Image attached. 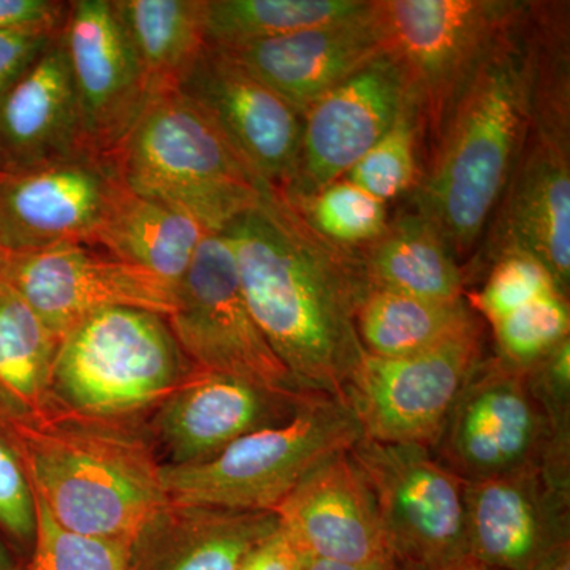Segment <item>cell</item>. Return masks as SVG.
I'll list each match as a JSON object with an SVG mask.
<instances>
[{
	"mask_svg": "<svg viewBox=\"0 0 570 570\" xmlns=\"http://www.w3.org/2000/svg\"><path fill=\"white\" fill-rule=\"evenodd\" d=\"M307 395L194 367L157 406L154 438L165 456L163 466L205 463L246 434L283 425Z\"/></svg>",
	"mask_w": 570,
	"mask_h": 570,
	"instance_id": "cell-18",
	"label": "cell"
},
{
	"mask_svg": "<svg viewBox=\"0 0 570 570\" xmlns=\"http://www.w3.org/2000/svg\"><path fill=\"white\" fill-rule=\"evenodd\" d=\"M124 186L115 157L82 151L0 175V253L96 245Z\"/></svg>",
	"mask_w": 570,
	"mask_h": 570,
	"instance_id": "cell-12",
	"label": "cell"
},
{
	"mask_svg": "<svg viewBox=\"0 0 570 570\" xmlns=\"http://www.w3.org/2000/svg\"><path fill=\"white\" fill-rule=\"evenodd\" d=\"M0 530L31 553L37 532V499L9 423L0 419Z\"/></svg>",
	"mask_w": 570,
	"mask_h": 570,
	"instance_id": "cell-35",
	"label": "cell"
},
{
	"mask_svg": "<svg viewBox=\"0 0 570 570\" xmlns=\"http://www.w3.org/2000/svg\"><path fill=\"white\" fill-rule=\"evenodd\" d=\"M154 97L176 92L208 47L205 0H111Z\"/></svg>",
	"mask_w": 570,
	"mask_h": 570,
	"instance_id": "cell-27",
	"label": "cell"
},
{
	"mask_svg": "<svg viewBox=\"0 0 570 570\" xmlns=\"http://www.w3.org/2000/svg\"><path fill=\"white\" fill-rule=\"evenodd\" d=\"M62 39L86 148L112 156L153 96L111 0H71Z\"/></svg>",
	"mask_w": 570,
	"mask_h": 570,
	"instance_id": "cell-17",
	"label": "cell"
},
{
	"mask_svg": "<svg viewBox=\"0 0 570 570\" xmlns=\"http://www.w3.org/2000/svg\"><path fill=\"white\" fill-rule=\"evenodd\" d=\"M483 318L420 354H367L343 392L363 436L431 449L472 371L485 358Z\"/></svg>",
	"mask_w": 570,
	"mask_h": 570,
	"instance_id": "cell-10",
	"label": "cell"
},
{
	"mask_svg": "<svg viewBox=\"0 0 570 570\" xmlns=\"http://www.w3.org/2000/svg\"><path fill=\"white\" fill-rule=\"evenodd\" d=\"M62 28H0V97L62 32Z\"/></svg>",
	"mask_w": 570,
	"mask_h": 570,
	"instance_id": "cell-37",
	"label": "cell"
},
{
	"mask_svg": "<svg viewBox=\"0 0 570 570\" xmlns=\"http://www.w3.org/2000/svg\"><path fill=\"white\" fill-rule=\"evenodd\" d=\"M225 51L303 116L387 45L376 0L346 20Z\"/></svg>",
	"mask_w": 570,
	"mask_h": 570,
	"instance_id": "cell-21",
	"label": "cell"
},
{
	"mask_svg": "<svg viewBox=\"0 0 570 570\" xmlns=\"http://www.w3.org/2000/svg\"><path fill=\"white\" fill-rule=\"evenodd\" d=\"M24 570H135V550L63 530L37 499L36 540Z\"/></svg>",
	"mask_w": 570,
	"mask_h": 570,
	"instance_id": "cell-33",
	"label": "cell"
},
{
	"mask_svg": "<svg viewBox=\"0 0 570 570\" xmlns=\"http://www.w3.org/2000/svg\"><path fill=\"white\" fill-rule=\"evenodd\" d=\"M524 7L460 94L414 187V212L459 264L478 249L530 132Z\"/></svg>",
	"mask_w": 570,
	"mask_h": 570,
	"instance_id": "cell-2",
	"label": "cell"
},
{
	"mask_svg": "<svg viewBox=\"0 0 570 570\" xmlns=\"http://www.w3.org/2000/svg\"><path fill=\"white\" fill-rule=\"evenodd\" d=\"M455 570H493V569H487V568H482V566L472 564V566H466V568H460V569H455Z\"/></svg>",
	"mask_w": 570,
	"mask_h": 570,
	"instance_id": "cell-44",
	"label": "cell"
},
{
	"mask_svg": "<svg viewBox=\"0 0 570 570\" xmlns=\"http://www.w3.org/2000/svg\"><path fill=\"white\" fill-rule=\"evenodd\" d=\"M206 234L193 217L135 194L124 184L94 246L176 287Z\"/></svg>",
	"mask_w": 570,
	"mask_h": 570,
	"instance_id": "cell-24",
	"label": "cell"
},
{
	"mask_svg": "<svg viewBox=\"0 0 570 570\" xmlns=\"http://www.w3.org/2000/svg\"><path fill=\"white\" fill-rule=\"evenodd\" d=\"M523 376L553 436L570 441V337L523 370Z\"/></svg>",
	"mask_w": 570,
	"mask_h": 570,
	"instance_id": "cell-36",
	"label": "cell"
},
{
	"mask_svg": "<svg viewBox=\"0 0 570 570\" xmlns=\"http://www.w3.org/2000/svg\"><path fill=\"white\" fill-rule=\"evenodd\" d=\"M0 151L10 168L89 151L62 32L0 97Z\"/></svg>",
	"mask_w": 570,
	"mask_h": 570,
	"instance_id": "cell-22",
	"label": "cell"
},
{
	"mask_svg": "<svg viewBox=\"0 0 570 570\" xmlns=\"http://www.w3.org/2000/svg\"><path fill=\"white\" fill-rule=\"evenodd\" d=\"M412 100L406 75L389 55L355 71L303 115L294 179L279 190L292 202L340 181L400 118Z\"/></svg>",
	"mask_w": 570,
	"mask_h": 570,
	"instance_id": "cell-15",
	"label": "cell"
},
{
	"mask_svg": "<svg viewBox=\"0 0 570 570\" xmlns=\"http://www.w3.org/2000/svg\"><path fill=\"white\" fill-rule=\"evenodd\" d=\"M461 266L464 287L510 254L535 258L566 298L570 291V137L530 126L523 151L497 212Z\"/></svg>",
	"mask_w": 570,
	"mask_h": 570,
	"instance_id": "cell-13",
	"label": "cell"
},
{
	"mask_svg": "<svg viewBox=\"0 0 570 570\" xmlns=\"http://www.w3.org/2000/svg\"><path fill=\"white\" fill-rule=\"evenodd\" d=\"M376 501L390 557L400 570L472 566L466 482L425 445L362 438L351 449Z\"/></svg>",
	"mask_w": 570,
	"mask_h": 570,
	"instance_id": "cell-8",
	"label": "cell"
},
{
	"mask_svg": "<svg viewBox=\"0 0 570 570\" xmlns=\"http://www.w3.org/2000/svg\"><path fill=\"white\" fill-rule=\"evenodd\" d=\"M0 570H20L2 539H0Z\"/></svg>",
	"mask_w": 570,
	"mask_h": 570,
	"instance_id": "cell-42",
	"label": "cell"
},
{
	"mask_svg": "<svg viewBox=\"0 0 570 570\" xmlns=\"http://www.w3.org/2000/svg\"><path fill=\"white\" fill-rule=\"evenodd\" d=\"M298 570H302V560H299V568Z\"/></svg>",
	"mask_w": 570,
	"mask_h": 570,
	"instance_id": "cell-45",
	"label": "cell"
},
{
	"mask_svg": "<svg viewBox=\"0 0 570 570\" xmlns=\"http://www.w3.org/2000/svg\"><path fill=\"white\" fill-rule=\"evenodd\" d=\"M483 277L482 288L469 296L468 302L490 325L534 299L561 294L549 269L530 255H505Z\"/></svg>",
	"mask_w": 570,
	"mask_h": 570,
	"instance_id": "cell-34",
	"label": "cell"
},
{
	"mask_svg": "<svg viewBox=\"0 0 570 570\" xmlns=\"http://www.w3.org/2000/svg\"><path fill=\"white\" fill-rule=\"evenodd\" d=\"M219 234L254 321L298 387L343 400L366 355L356 314L371 285L358 250L317 234L275 187Z\"/></svg>",
	"mask_w": 570,
	"mask_h": 570,
	"instance_id": "cell-1",
	"label": "cell"
},
{
	"mask_svg": "<svg viewBox=\"0 0 570 570\" xmlns=\"http://www.w3.org/2000/svg\"><path fill=\"white\" fill-rule=\"evenodd\" d=\"M0 277L59 337L86 317L111 307H135L164 317L176 309L174 285L97 246L0 253Z\"/></svg>",
	"mask_w": 570,
	"mask_h": 570,
	"instance_id": "cell-14",
	"label": "cell"
},
{
	"mask_svg": "<svg viewBox=\"0 0 570 570\" xmlns=\"http://www.w3.org/2000/svg\"><path fill=\"white\" fill-rule=\"evenodd\" d=\"M112 157L135 194L171 206L216 234L272 187L178 91L154 97Z\"/></svg>",
	"mask_w": 570,
	"mask_h": 570,
	"instance_id": "cell-4",
	"label": "cell"
},
{
	"mask_svg": "<svg viewBox=\"0 0 570 570\" xmlns=\"http://www.w3.org/2000/svg\"><path fill=\"white\" fill-rule=\"evenodd\" d=\"M534 570H570V543L554 550Z\"/></svg>",
	"mask_w": 570,
	"mask_h": 570,
	"instance_id": "cell-41",
	"label": "cell"
},
{
	"mask_svg": "<svg viewBox=\"0 0 570 570\" xmlns=\"http://www.w3.org/2000/svg\"><path fill=\"white\" fill-rule=\"evenodd\" d=\"M299 553L283 527L250 551L239 570H298Z\"/></svg>",
	"mask_w": 570,
	"mask_h": 570,
	"instance_id": "cell-39",
	"label": "cell"
},
{
	"mask_svg": "<svg viewBox=\"0 0 570 570\" xmlns=\"http://www.w3.org/2000/svg\"><path fill=\"white\" fill-rule=\"evenodd\" d=\"M365 0H205L209 47L234 50L354 17Z\"/></svg>",
	"mask_w": 570,
	"mask_h": 570,
	"instance_id": "cell-29",
	"label": "cell"
},
{
	"mask_svg": "<svg viewBox=\"0 0 570 570\" xmlns=\"http://www.w3.org/2000/svg\"><path fill=\"white\" fill-rule=\"evenodd\" d=\"M276 515L299 557L343 564L392 558L373 491L351 450L314 468Z\"/></svg>",
	"mask_w": 570,
	"mask_h": 570,
	"instance_id": "cell-20",
	"label": "cell"
},
{
	"mask_svg": "<svg viewBox=\"0 0 570 570\" xmlns=\"http://www.w3.org/2000/svg\"><path fill=\"white\" fill-rule=\"evenodd\" d=\"M494 355L519 370H527L562 341L569 340V298L550 294L534 299L491 325Z\"/></svg>",
	"mask_w": 570,
	"mask_h": 570,
	"instance_id": "cell-32",
	"label": "cell"
},
{
	"mask_svg": "<svg viewBox=\"0 0 570 570\" xmlns=\"http://www.w3.org/2000/svg\"><path fill=\"white\" fill-rule=\"evenodd\" d=\"M258 178L277 190L294 179L303 116L230 52L206 47L178 89Z\"/></svg>",
	"mask_w": 570,
	"mask_h": 570,
	"instance_id": "cell-16",
	"label": "cell"
},
{
	"mask_svg": "<svg viewBox=\"0 0 570 570\" xmlns=\"http://www.w3.org/2000/svg\"><path fill=\"white\" fill-rule=\"evenodd\" d=\"M167 322L197 370L230 374L275 392L306 393L254 321L223 235L208 232L202 239L176 285V309Z\"/></svg>",
	"mask_w": 570,
	"mask_h": 570,
	"instance_id": "cell-9",
	"label": "cell"
},
{
	"mask_svg": "<svg viewBox=\"0 0 570 570\" xmlns=\"http://www.w3.org/2000/svg\"><path fill=\"white\" fill-rule=\"evenodd\" d=\"M61 337L0 277V419L28 423L56 407L52 367Z\"/></svg>",
	"mask_w": 570,
	"mask_h": 570,
	"instance_id": "cell-26",
	"label": "cell"
},
{
	"mask_svg": "<svg viewBox=\"0 0 570 570\" xmlns=\"http://www.w3.org/2000/svg\"><path fill=\"white\" fill-rule=\"evenodd\" d=\"M279 527L273 512L171 505L135 547V570H239Z\"/></svg>",
	"mask_w": 570,
	"mask_h": 570,
	"instance_id": "cell-23",
	"label": "cell"
},
{
	"mask_svg": "<svg viewBox=\"0 0 570 570\" xmlns=\"http://www.w3.org/2000/svg\"><path fill=\"white\" fill-rule=\"evenodd\" d=\"M550 445L570 449V442L553 436L523 370L491 354L472 371L430 450L471 483L542 468Z\"/></svg>",
	"mask_w": 570,
	"mask_h": 570,
	"instance_id": "cell-11",
	"label": "cell"
},
{
	"mask_svg": "<svg viewBox=\"0 0 570 570\" xmlns=\"http://www.w3.org/2000/svg\"><path fill=\"white\" fill-rule=\"evenodd\" d=\"M482 317L459 299H428L371 291L356 314V330L367 354L397 358L444 343Z\"/></svg>",
	"mask_w": 570,
	"mask_h": 570,
	"instance_id": "cell-28",
	"label": "cell"
},
{
	"mask_svg": "<svg viewBox=\"0 0 570 570\" xmlns=\"http://www.w3.org/2000/svg\"><path fill=\"white\" fill-rule=\"evenodd\" d=\"M472 562L493 570H534L570 543V489L542 468L466 483Z\"/></svg>",
	"mask_w": 570,
	"mask_h": 570,
	"instance_id": "cell-19",
	"label": "cell"
},
{
	"mask_svg": "<svg viewBox=\"0 0 570 570\" xmlns=\"http://www.w3.org/2000/svg\"><path fill=\"white\" fill-rule=\"evenodd\" d=\"M420 140L422 127L417 108L414 102H409L392 129L347 171L344 179L387 205L417 186Z\"/></svg>",
	"mask_w": 570,
	"mask_h": 570,
	"instance_id": "cell-31",
	"label": "cell"
},
{
	"mask_svg": "<svg viewBox=\"0 0 570 570\" xmlns=\"http://www.w3.org/2000/svg\"><path fill=\"white\" fill-rule=\"evenodd\" d=\"M523 6L519 0H377L387 52L406 75L430 146Z\"/></svg>",
	"mask_w": 570,
	"mask_h": 570,
	"instance_id": "cell-7",
	"label": "cell"
},
{
	"mask_svg": "<svg viewBox=\"0 0 570 570\" xmlns=\"http://www.w3.org/2000/svg\"><path fill=\"white\" fill-rule=\"evenodd\" d=\"M193 370L167 317L111 307L61 337L52 401L82 417L127 420L159 406Z\"/></svg>",
	"mask_w": 570,
	"mask_h": 570,
	"instance_id": "cell-6",
	"label": "cell"
},
{
	"mask_svg": "<svg viewBox=\"0 0 570 570\" xmlns=\"http://www.w3.org/2000/svg\"><path fill=\"white\" fill-rule=\"evenodd\" d=\"M288 202L317 234L351 249L374 242L389 225L387 205L346 179L330 184L305 200Z\"/></svg>",
	"mask_w": 570,
	"mask_h": 570,
	"instance_id": "cell-30",
	"label": "cell"
},
{
	"mask_svg": "<svg viewBox=\"0 0 570 570\" xmlns=\"http://www.w3.org/2000/svg\"><path fill=\"white\" fill-rule=\"evenodd\" d=\"M363 436L341 397L311 393L283 425L239 438L219 455L193 466H163L174 508L273 512L322 461Z\"/></svg>",
	"mask_w": 570,
	"mask_h": 570,
	"instance_id": "cell-5",
	"label": "cell"
},
{
	"mask_svg": "<svg viewBox=\"0 0 570 570\" xmlns=\"http://www.w3.org/2000/svg\"><path fill=\"white\" fill-rule=\"evenodd\" d=\"M299 560H302V570H400L392 558L366 562V564H343V562L314 560L306 557H299Z\"/></svg>",
	"mask_w": 570,
	"mask_h": 570,
	"instance_id": "cell-40",
	"label": "cell"
},
{
	"mask_svg": "<svg viewBox=\"0 0 570 570\" xmlns=\"http://www.w3.org/2000/svg\"><path fill=\"white\" fill-rule=\"evenodd\" d=\"M356 250L371 291L428 299L466 296L461 265L433 225L414 209L395 217L384 234Z\"/></svg>",
	"mask_w": 570,
	"mask_h": 570,
	"instance_id": "cell-25",
	"label": "cell"
},
{
	"mask_svg": "<svg viewBox=\"0 0 570 570\" xmlns=\"http://www.w3.org/2000/svg\"><path fill=\"white\" fill-rule=\"evenodd\" d=\"M9 426L36 498L63 530L135 549L171 509L156 450L126 420L56 406Z\"/></svg>",
	"mask_w": 570,
	"mask_h": 570,
	"instance_id": "cell-3",
	"label": "cell"
},
{
	"mask_svg": "<svg viewBox=\"0 0 570 570\" xmlns=\"http://www.w3.org/2000/svg\"><path fill=\"white\" fill-rule=\"evenodd\" d=\"M66 0H0V28H62Z\"/></svg>",
	"mask_w": 570,
	"mask_h": 570,
	"instance_id": "cell-38",
	"label": "cell"
},
{
	"mask_svg": "<svg viewBox=\"0 0 570 570\" xmlns=\"http://www.w3.org/2000/svg\"><path fill=\"white\" fill-rule=\"evenodd\" d=\"M9 163H7L6 156H3V153L0 151V175L3 174V171L9 170Z\"/></svg>",
	"mask_w": 570,
	"mask_h": 570,
	"instance_id": "cell-43",
	"label": "cell"
}]
</instances>
